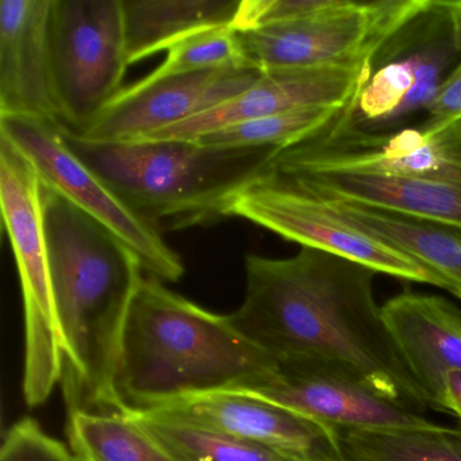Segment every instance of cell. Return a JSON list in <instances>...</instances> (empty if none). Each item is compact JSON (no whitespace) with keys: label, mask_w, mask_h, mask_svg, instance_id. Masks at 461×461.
<instances>
[{"label":"cell","mask_w":461,"mask_h":461,"mask_svg":"<svg viewBox=\"0 0 461 461\" xmlns=\"http://www.w3.org/2000/svg\"><path fill=\"white\" fill-rule=\"evenodd\" d=\"M376 274L312 248L288 258L250 253L244 301L229 320L276 363L333 372L422 414L430 406L385 328Z\"/></svg>","instance_id":"obj_1"},{"label":"cell","mask_w":461,"mask_h":461,"mask_svg":"<svg viewBox=\"0 0 461 461\" xmlns=\"http://www.w3.org/2000/svg\"><path fill=\"white\" fill-rule=\"evenodd\" d=\"M42 198L68 411L123 414L115 368L144 269L125 242L60 194L44 185Z\"/></svg>","instance_id":"obj_2"},{"label":"cell","mask_w":461,"mask_h":461,"mask_svg":"<svg viewBox=\"0 0 461 461\" xmlns=\"http://www.w3.org/2000/svg\"><path fill=\"white\" fill-rule=\"evenodd\" d=\"M276 360L229 320L144 277L126 318L114 388L123 414L218 393H240Z\"/></svg>","instance_id":"obj_3"},{"label":"cell","mask_w":461,"mask_h":461,"mask_svg":"<svg viewBox=\"0 0 461 461\" xmlns=\"http://www.w3.org/2000/svg\"><path fill=\"white\" fill-rule=\"evenodd\" d=\"M66 136L72 150L160 231L226 218L234 196L272 171L277 152L225 149L179 140L95 144L67 131Z\"/></svg>","instance_id":"obj_4"},{"label":"cell","mask_w":461,"mask_h":461,"mask_svg":"<svg viewBox=\"0 0 461 461\" xmlns=\"http://www.w3.org/2000/svg\"><path fill=\"white\" fill-rule=\"evenodd\" d=\"M44 183L33 164L0 136V206L9 236L25 309L26 403L47 402L63 375L44 218Z\"/></svg>","instance_id":"obj_5"},{"label":"cell","mask_w":461,"mask_h":461,"mask_svg":"<svg viewBox=\"0 0 461 461\" xmlns=\"http://www.w3.org/2000/svg\"><path fill=\"white\" fill-rule=\"evenodd\" d=\"M433 0L349 2L303 20L237 31L245 63L260 71L376 66L385 45L430 9Z\"/></svg>","instance_id":"obj_6"},{"label":"cell","mask_w":461,"mask_h":461,"mask_svg":"<svg viewBox=\"0 0 461 461\" xmlns=\"http://www.w3.org/2000/svg\"><path fill=\"white\" fill-rule=\"evenodd\" d=\"M50 48L60 123L77 136L123 90L122 0H53Z\"/></svg>","instance_id":"obj_7"},{"label":"cell","mask_w":461,"mask_h":461,"mask_svg":"<svg viewBox=\"0 0 461 461\" xmlns=\"http://www.w3.org/2000/svg\"><path fill=\"white\" fill-rule=\"evenodd\" d=\"M0 136L28 158L47 187L125 242L150 277L176 282L185 275L182 258L164 241L161 231L131 210L72 150L59 123L0 117Z\"/></svg>","instance_id":"obj_8"},{"label":"cell","mask_w":461,"mask_h":461,"mask_svg":"<svg viewBox=\"0 0 461 461\" xmlns=\"http://www.w3.org/2000/svg\"><path fill=\"white\" fill-rule=\"evenodd\" d=\"M271 169L279 175L350 169L461 185V121L436 133L420 125L380 133L358 126L350 112L323 133L277 150Z\"/></svg>","instance_id":"obj_9"},{"label":"cell","mask_w":461,"mask_h":461,"mask_svg":"<svg viewBox=\"0 0 461 461\" xmlns=\"http://www.w3.org/2000/svg\"><path fill=\"white\" fill-rule=\"evenodd\" d=\"M230 217L250 221L302 248L357 261L377 274L436 285L450 293L449 285L441 277L345 222L317 196L275 172L264 175L234 196L226 210V218Z\"/></svg>","instance_id":"obj_10"},{"label":"cell","mask_w":461,"mask_h":461,"mask_svg":"<svg viewBox=\"0 0 461 461\" xmlns=\"http://www.w3.org/2000/svg\"><path fill=\"white\" fill-rule=\"evenodd\" d=\"M261 72L250 66L183 74L152 72L123 88L82 133L71 136L95 144L144 139L236 98L258 82Z\"/></svg>","instance_id":"obj_11"},{"label":"cell","mask_w":461,"mask_h":461,"mask_svg":"<svg viewBox=\"0 0 461 461\" xmlns=\"http://www.w3.org/2000/svg\"><path fill=\"white\" fill-rule=\"evenodd\" d=\"M145 414L230 434L291 461H348L336 429L247 393H218Z\"/></svg>","instance_id":"obj_12"},{"label":"cell","mask_w":461,"mask_h":461,"mask_svg":"<svg viewBox=\"0 0 461 461\" xmlns=\"http://www.w3.org/2000/svg\"><path fill=\"white\" fill-rule=\"evenodd\" d=\"M374 69V66L366 64L263 71L258 82L236 98L136 141H193L202 134L252 118L317 107L349 106L357 102Z\"/></svg>","instance_id":"obj_13"},{"label":"cell","mask_w":461,"mask_h":461,"mask_svg":"<svg viewBox=\"0 0 461 461\" xmlns=\"http://www.w3.org/2000/svg\"><path fill=\"white\" fill-rule=\"evenodd\" d=\"M276 364L272 374L240 393L274 402L337 431L415 429L434 423L420 412L333 372Z\"/></svg>","instance_id":"obj_14"},{"label":"cell","mask_w":461,"mask_h":461,"mask_svg":"<svg viewBox=\"0 0 461 461\" xmlns=\"http://www.w3.org/2000/svg\"><path fill=\"white\" fill-rule=\"evenodd\" d=\"M52 2H0V117L32 118L61 126L50 63Z\"/></svg>","instance_id":"obj_15"},{"label":"cell","mask_w":461,"mask_h":461,"mask_svg":"<svg viewBox=\"0 0 461 461\" xmlns=\"http://www.w3.org/2000/svg\"><path fill=\"white\" fill-rule=\"evenodd\" d=\"M382 315L429 406L445 411V375L461 369V310L441 296L403 293L385 302Z\"/></svg>","instance_id":"obj_16"},{"label":"cell","mask_w":461,"mask_h":461,"mask_svg":"<svg viewBox=\"0 0 461 461\" xmlns=\"http://www.w3.org/2000/svg\"><path fill=\"white\" fill-rule=\"evenodd\" d=\"M280 176L321 198L461 225V185L350 169H317Z\"/></svg>","instance_id":"obj_17"},{"label":"cell","mask_w":461,"mask_h":461,"mask_svg":"<svg viewBox=\"0 0 461 461\" xmlns=\"http://www.w3.org/2000/svg\"><path fill=\"white\" fill-rule=\"evenodd\" d=\"M317 198L345 222L390 245L441 277L449 285L450 294L461 299V225L399 214L342 199Z\"/></svg>","instance_id":"obj_18"},{"label":"cell","mask_w":461,"mask_h":461,"mask_svg":"<svg viewBox=\"0 0 461 461\" xmlns=\"http://www.w3.org/2000/svg\"><path fill=\"white\" fill-rule=\"evenodd\" d=\"M129 66L212 26H233L239 0H122Z\"/></svg>","instance_id":"obj_19"},{"label":"cell","mask_w":461,"mask_h":461,"mask_svg":"<svg viewBox=\"0 0 461 461\" xmlns=\"http://www.w3.org/2000/svg\"><path fill=\"white\" fill-rule=\"evenodd\" d=\"M67 437L75 461H177L133 417L122 412L71 410Z\"/></svg>","instance_id":"obj_20"},{"label":"cell","mask_w":461,"mask_h":461,"mask_svg":"<svg viewBox=\"0 0 461 461\" xmlns=\"http://www.w3.org/2000/svg\"><path fill=\"white\" fill-rule=\"evenodd\" d=\"M355 107L356 102L349 106L317 107L252 118L202 134L193 141L225 149H287L328 131Z\"/></svg>","instance_id":"obj_21"},{"label":"cell","mask_w":461,"mask_h":461,"mask_svg":"<svg viewBox=\"0 0 461 461\" xmlns=\"http://www.w3.org/2000/svg\"><path fill=\"white\" fill-rule=\"evenodd\" d=\"M348 461H461V429L339 430Z\"/></svg>","instance_id":"obj_22"},{"label":"cell","mask_w":461,"mask_h":461,"mask_svg":"<svg viewBox=\"0 0 461 461\" xmlns=\"http://www.w3.org/2000/svg\"><path fill=\"white\" fill-rule=\"evenodd\" d=\"M177 461H291L230 434L145 412H131Z\"/></svg>","instance_id":"obj_23"},{"label":"cell","mask_w":461,"mask_h":461,"mask_svg":"<svg viewBox=\"0 0 461 461\" xmlns=\"http://www.w3.org/2000/svg\"><path fill=\"white\" fill-rule=\"evenodd\" d=\"M248 66L236 29L230 25L202 29L169 48L156 74L217 71Z\"/></svg>","instance_id":"obj_24"},{"label":"cell","mask_w":461,"mask_h":461,"mask_svg":"<svg viewBox=\"0 0 461 461\" xmlns=\"http://www.w3.org/2000/svg\"><path fill=\"white\" fill-rule=\"evenodd\" d=\"M0 461H75L71 449L32 420H18L7 430Z\"/></svg>","instance_id":"obj_25"},{"label":"cell","mask_w":461,"mask_h":461,"mask_svg":"<svg viewBox=\"0 0 461 461\" xmlns=\"http://www.w3.org/2000/svg\"><path fill=\"white\" fill-rule=\"evenodd\" d=\"M461 121V61L439 86L436 96L426 110V120L420 126L439 131Z\"/></svg>","instance_id":"obj_26"},{"label":"cell","mask_w":461,"mask_h":461,"mask_svg":"<svg viewBox=\"0 0 461 461\" xmlns=\"http://www.w3.org/2000/svg\"><path fill=\"white\" fill-rule=\"evenodd\" d=\"M444 410L461 422V369H453L444 377Z\"/></svg>","instance_id":"obj_27"},{"label":"cell","mask_w":461,"mask_h":461,"mask_svg":"<svg viewBox=\"0 0 461 461\" xmlns=\"http://www.w3.org/2000/svg\"><path fill=\"white\" fill-rule=\"evenodd\" d=\"M445 4H447V14L452 23L456 47L461 53V0L460 2H445Z\"/></svg>","instance_id":"obj_28"}]
</instances>
